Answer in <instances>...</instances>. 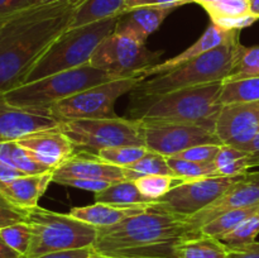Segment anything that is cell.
I'll use <instances>...</instances> for the list:
<instances>
[{"label": "cell", "mask_w": 259, "mask_h": 258, "mask_svg": "<svg viewBox=\"0 0 259 258\" xmlns=\"http://www.w3.org/2000/svg\"><path fill=\"white\" fill-rule=\"evenodd\" d=\"M239 33L240 30L237 29H223V28L218 27L217 24H214V23L211 22V24H210L209 27H207V29L204 32V34H202L191 47H189L186 51L180 53V55L164 61V62L156 63V65L146 68V70L142 71L138 76L144 81L147 80V78H151L157 75H162V73L168 72V71L174 70V68L179 67V66L189 62V61H192L195 60V58L200 57V56L209 52V51L215 50V48L227 45V43L229 42H233V40L235 39H239Z\"/></svg>", "instance_id": "ac0fdd59"}, {"label": "cell", "mask_w": 259, "mask_h": 258, "mask_svg": "<svg viewBox=\"0 0 259 258\" xmlns=\"http://www.w3.org/2000/svg\"><path fill=\"white\" fill-rule=\"evenodd\" d=\"M151 205L152 202L137 205H111L95 202L94 205H88V206L72 207L68 214L95 228H104L120 223L121 220L133 215L142 214L149 210Z\"/></svg>", "instance_id": "d6986e66"}, {"label": "cell", "mask_w": 259, "mask_h": 258, "mask_svg": "<svg viewBox=\"0 0 259 258\" xmlns=\"http://www.w3.org/2000/svg\"><path fill=\"white\" fill-rule=\"evenodd\" d=\"M83 2V0H81V3H82Z\"/></svg>", "instance_id": "f5cc1de1"}, {"label": "cell", "mask_w": 259, "mask_h": 258, "mask_svg": "<svg viewBox=\"0 0 259 258\" xmlns=\"http://www.w3.org/2000/svg\"><path fill=\"white\" fill-rule=\"evenodd\" d=\"M53 172L40 175H25L0 189V195L10 204L29 210L38 206V200L52 181Z\"/></svg>", "instance_id": "ffe728a7"}, {"label": "cell", "mask_w": 259, "mask_h": 258, "mask_svg": "<svg viewBox=\"0 0 259 258\" xmlns=\"http://www.w3.org/2000/svg\"><path fill=\"white\" fill-rule=\"evenodd\" d=\"M175 8L162 7H139L128 10L119 17L116 28L129 29L138 34L142 39L156 32Z\"/></svg>", "instance_id": "44dd1931"}, {"label": "cell", "mask_w": 259, "mask_h": 258, "mask_svg": "<svg viewBox=\"0 0 259 258\" xmlns=\"http://www.w3.org/2000/svg\"><path fill=\"white\" fill-rule=\"evenodd\" d=\"M162 55V51H149L146 47V40L132 30L115 28L96 47L90 65L120 77H133L158 63Z\"/></svg>", "instance_id": "9c48e42d"}, {"label": "cell", "mask_w": 259, "mask_h": 258, "mask_svg": "<svg viewBox=\"0 0 259 258\" xmlns=\"http://www.w3.org/2000/svg\"><path fill=\"white\" fill-rule=\"evenodd\" d=\"M81 0L30 5L0 19V94L23 83L53 42L70 28Z\"/></svg>", "instance_id": "6da1fadb"}, {"label": "cell", "mask_w": 259, "mask_h": 258, "mask_svg": "<svg viewBox=\"0 0 259 258\" xmlns=\"http://www.w3.org/2000/svg\"><path fill=\"white\" fill-rule=\"evenodd\" d=\"M125 179L129 181H136L137 179L149 175H163V176H174L171 167L168 166L167 157L148 149L146 154L136 163L128 167H124Z\"/></svg>", "instance_id": "4316f807"}, {"label": "cell", "mask_w": 259, "mask_h": 258, "mask_svg": "<svg viewBox=\"0 0 259 258\" xmlns=\"http://www.w3.org/2000/svg\"><path fill=\"white\" fill-rule=\"evenodd\" d=\"M259 18L257 15L252 14H244V15H239V17H232V18H220V19L212 20L214 24H217L218 27L223 28V29H237V30H242L243 28H247L249 25H252L253 23H255Z\"/></svg>", "instance_id": "ab89813d"}, {"label": "cell", "mask_w": 259, "mask_h": 258, "mask_svg": "<svg viewBox=\"0 0 259 258\" xmlns=\"http://www.w3.org/2000/svg\"><path fill=\"white\" fill-rule=\"evenodd\" d=\"M94 253L93 247L78 248V249H67V250H57V252L46 253L35 258H88Z\"/></svg>", "instance_id": "7bdbcfd3"}, {"label": "cell", "mask_w": 259, "mask_h": 258, "mask_svg": "<svg viewBox=\"0 0 259 258\" xmlns=\"http://www.w3.org/2000/svg\"><path fill=\"white\" fill-rule=\"evenodd\" d=\"M0 235L12 249L25 258L32 242V228L27 222L17 223L0 229Z\"/></svg>", "instance_id": "836d02e7"}, {"label": "cell", "mask_w": 259, "mask_h": 258, "mask_svg": "<svg viewBox=\"0 0 259 258\" xmlns=\"http://www.w3.org/2000/svg\"><path fill=\"white\" fill-rule=\"evenodd\" d=\"M258 206L247 207V209L232 210V211L224 212V214L215 218L211 222L202 225V227L200 228V233L204 235H207V237L220 239V238L224 237L225 234H228L229 232L234 230L235 228H237L240 223L244 222L247 218L254 215L255 212L258 211Z\"/></svg>", "instance_id": "83f0119b"}, {"label": "cell", "mask_w": 259, "mask_h": 258, "mask_svg": "<svg viewBox=\"0 0 259 258\" xmlns=\"http://www.w3.org/2000/svg\"><path fill=\"white\" fill-rule=\"evenodd\" d=\"M95 200L96 202L111 205H137L154 202L139 191L136 182L129 180L111 184L108 189L96 192Z\"/></svg>", "instance_id": "484cf974"}, {"label": "cell", "mask_w": 259, "mask_h": 258, "mask_svg": "<svg viewBox=\"0 0 259 258\" xmlns=\"http://www.w3.org/2000/svg\"><path fill=\"white\" fill-rule=\"evenodd\" d=\"M190 3H192V0H126L124 13L139 7H162L175 8L176 9V8L181 7V5L190 4Z\"/></svg>", "instance_id": "60d3db41"}, {"label": "cell", "mask_w": 259, "mask_h": 258, "mask_svg": "<svg viewBox=\"0 0 259 258\" xmlns=\"http://www.w3.org/2000/svg\"><path fill=\"white\" fill-rule=\"evenodd\" d=\"M167 162H168V166L171 167L175 176L177 179H181L182 181H192V180L220 176L218 174L215 162L201 163V162L180 159L176 157H167Z\"/></svg>", "instance_id": "4dcf8cb0"}, {"label": "cell", "mask_w": 259, "mask_h": 258, "mask_svg": "<svg viewBox=\"0 0 259 258\" xmlns=\"http://www.w3.org/2000/svg\"><path fill=\"white\" fill-rule=\"evenodd\" d=\"M146 147L164 157H174L180 152L200 144H220L215 131L190 123L143 121Z\"/></svg>", "instance_id": "7c38bea8"}, {"label": "cell", "mask_w": 259, "mask_h": 258, "mask_svg": "<svg viewBox=\"0 0 259 258\" xmlns=\"http://www.w3.org/2000/svg\"><path fill=\"white\" fill-rule=\"evenodd\" d=\"M58 128L71 139L76 149L95 152L121 146H144V124L129 118L80 119L60 123Z\"/></svg>", "instance_id": "ba28073f"}, {"label": "cell", "mask_w": 259, "mask_h": 258, "mask_svg": "<svg viewBox=\"0 0 259 258\" xmlns=\"http://www.w3.org/2000/svg\"><path fill=\"white\" fill-rule=\"evenodd\" d=\"M250 13L259 18V0H249Z\"/></svg>", "instance_id": "c3c4849f"}, {"label": "cell", "mask_w": 259, "mask_h": 258, "mask_svg": "<svg viewBox=\"0 0 259 258\" xmlns=\"http://www.w3.org/2000/svg\"><path fill=\"white\" fill-rule=\"evenodd\" d=\"M58 184L63 185V186L76 187V189L85 190V191H91L94 192V194H96V192H100L103 191V190L108 189L111 184H115V182L104 181V180L67 179V180H62V181H60Z\"/></svg>", "instance_id": "f35d334b"}, {"label": "cell", "mask_w": 259, "mask_h": 258, "mask_svg": "<svg viewBox=\"0 0 259 258\" xmlns=\"http://www.w3.org/2000/svg\"><path fill=\"white\" fill-rule=\"evenodd\" d=\"M229 249L218 238L197 234L179 243L175 258H228Z\"/></svg>", "instance_id": "603a6c76"}, {"label": "cell", "mask_w": 259, "mask_h": 258, "mask_svg": "<svg viewBox=\"0 0 259 258\" xmlns=\"http://www.w3.org/2000/svg\"><path fill=\"white\" fill-rule=\"evenodd\" d=\"M218 174L220 176H239L248 169L259 166V157L229 144H223L215 158Z\"/></svg>", "instance_id": "cb8c5ba5"}, {"label": "cell", "mask_w": 259, "mask_h": 258, "mask_svg": "<svg viewBox=\"0 0 259 258\" xmlns=\"http://www.w3.org/2000/svg\"><path fill=\"white\" fill-rule=\"evenodd\" d=\"M104 180V181H124L125 174L123 167L113 166L90 152H75L71 158L53 171L52 181L58 184L62 180Z\"/></svg>", "instance_id": "e0dca14e"}, {"label": "cell", "mask_w": 259, "mask_h": 258, "mask_svg": "<svg viewBox=\"0 0 259 258\" xmlns=\"http://www.w3.org/2000/svg\"><path fill=\"white\" fill-rule=\"evenodd\" d=\"M56 2V0H32V5H39V4H47V3Z\"/></svg>", "instance_id": "681fc988"}, {"label": "cell", "mask_w": 259, "mask_h": 258, "mask_svg": "<svg viewBox=\"0 0 259 258\" xmlns=\"http://www.w3.org/2000/svg\"><path fill=\"white\" fill-rule=\"evenodd\" d=\"M259 205V171L247 172L242 175L239 180L234 182L224 194L218 197L212 204L202 209L194 217L189 218L187 223L199 230L202 225L211 222L215 218L220 217L227 211L247 207L258 206Z\"/></svg>", "instance_id": "4fadbf2b"}, {"label": "cell", "mask_w": 259, "mask_h": 258, "mask_svg": "<svg viewBox=\"0 0 259 258\" xmlns=\"http://www.w3.org/2000/svg\"><path fill=\"white\" fill-rule=\"evenodd\" d=\"M239 176H214L184 181L164 196L152 202L149 209L189 219L222 196Z\"/></svg>", "instance_id": "8fae6325"}, {"label": "cell", "mask_w": 259, "mask_h": 258, "mask_svg": "<svg viewBox=\"0 0 259 258\" xmlns=\"http://www.w3.org/2000/svg\"><path fill=\"white\" fill-rule=\"evenodd\" d=\"M32 5V0H0V19Z\"/></svg>", "instance_id": "ee69618b"}, {"label": "cell", "mask_w": 259, "mask_h": 258, "mask_svg": "<svg viewBox=\"0 0 259 258\" xmlns=\"http://www.w3.org/2000/svg\"><path fill=\"white\" fill-rule=\"evenodd\" d=\"M147 152L148 148L144 146H121L101 149L96 153V156L106 163L124 168L139 161Z\"/></svg>", "instance_id": "d6a6232c"}, {"label": "cell", "mask_w": 259, "mask_h": 258, "mask_svg": "<svg viewBox=\"0 0 259 258\" xmlns=\"http://www.w3.org/2000/svg\"><path fill=\"white\" fill-rule=\"evenodd\" d=\"M237 148L243 149V151L248 152V153L253 154V156L259 157V133L253 139H250L248 143L242 144V146L237 147Z\"/></svg>", "instance_id": "bcb514c9"}, {"label": "cell", "mask_w": 259, "mask_h": 258, "mask_svg": "<svg viewBox=\"0 0 259 258\" xmlns=\"http://www.w3.org/2000/svg\"><path fill=\"white\" fill-rule=\"evenodd\" d=\"M27 214L28 210L14 206L0 195V229L17 223L27 222Z\"/></svg>", "instance_id": "74e56055"}, {"label": "cell", "mask_w": 259, "mask_h": 258, "mask_svg": "<svg viewBox=\"0 0 259 258\" xmlns=\"http://www.w3.org/2000/svg\"><path fill=\"white\" fill-rule=\"evenodd\" d=\"M223 81H217L151 95L132 93L129 119L197 124L215 131L223 108Z\"/></svg>", "instance_id": "3957f363"}, {"label": "cell", "mask_w": 259, "mask_h": 258, "mask_svg": "<svg viewBox=\"0 0 259 258\" xmlns=\"http://www.w3.org/2000/svg\"><path fill=\"white\" fill-rule=\"evenodd\" d=\"M88 258H113V257H108V255H104V254H100V253H96L95 250H94V253L91 255H89Z\"/></svg>", "instance_id": "f907efd6"}, {"label": "cell", "mask_w": 259, "mask_h": 258, "mask_svg": "<svg viewBox=\"0 0 259 258\" xmlns=\"http://www.w3.org/2000/svg\"><path fill=\"white\" fill-rule=\"evenodd\" d=\"M119 17L108 18L63 32L25 76L24 83L90 63L96 47L115 30Z\"/></svg>", "instance_id": "5b68a950"}, {"label": "cell", "mask_w": 259, "mask_h": 258, "mask_svg": "<svg viewBox=\"0 0 259 258\" xmlns=\"http://www.w3.org/2000/svg\"><path fill=\"white\" fill-rule=\"evenodd\" d=\"M0 162L19 169L24 175H40L55 171L34 159V157L18 142L0 143Z\"/></svg>", "instance_id": "d4e9b609"}, {"label": "cell", "mask_w": 259, "mask_h": 258, "mask_svg": "<svg viewBox=\"0 0 259 258\" xmlns=\"http://www.w3.org/2000/svg\"><path fill=\"white\" fill-rule=\"evenodd\" d=\"M139 76L121 77L80 91L67 99L58 101L48 110V115L62 121L80 119L116 118L114 105L124 94L132 93L142 82Z\"/></svg>", "instance_id": "30bf717a"}, {"label": "cell", "mask_w": 259, "mask_h": 258, "mask_svg": "<svg viewBox=\"0 0 259 258\" xmlns=\"http://www.w3.org/2000/svg\"><path fill=\"white\" fill-rule=\"evenodd\" d=\"M239 45L240 40L235 39L220 46L168 72L142 81L132 93L151 95L224 81L229 76Z\"/></svg>", "instance_id": "52a82bcc"}, {"label": "cell", "mask_w": 259, "mask_h": 258, "mask_svg": "<svg viewBox=\"0 0 259 258\" xmlns=\"http://www.w3.org/2000/svg\"><path fill=\"white\" fill-rule=\"evenodd\" d=\"M257 214H259V206H258V211H257Z\"/></svg>", "instance_id": "816d5d0a"}, {"label": "cell", "mask_w": 259, "mask_h": 258, "mask_svg": "<svg viewBox=\"0 0 259 258\" xmlns=\"http://www.w3.org/2000/svg\"><path fill=\"white\" fill-rule=\"evenodd\" d=\"M222 146L220 144H200V146H195L189 149H185V151L180 152L179 154L174 157L180 159H186V161L212 163V162H215V158H217Z\"/></svg>", "instance_id": "8d00e7d4"}, {"label": "cell", "mask_w": 259, "mask_h": 258, "mask_svg": "<svg viewBox=\"0 0 259 258\" xmlns=\"http://www.w3.org/2000/svg\"><path fill=\"white\" fill-rule=\"evenodd\" d=\"M60 121L47 114L10 105L0 94V143L17 142L22 137L42 129L56 128Z\"/></svg>", "instance_id": "2e32d148"}, {"label": "cell", "mask_w": 259, "mask_h": 258, "mask_svg": "<svg viewBox=\"0 0 259 258\" xmlns=\"http://www.w3.org/2000/svg\"><path fill=\"white\" fill-rule=\"evenodd\" d=\"M202 8L210 15L211 22L220 18L239 17L250 13L249 0H218Z\"/></svg>", "instance_id": "d590c367"}, {"label": "cell", "mask_w": 259, "mask_h": 258, "mask_svg": "<svg viewBox=\"0 0 259 258\" xmlns=\"http://www.w3.org/2000/svg\"><path fill=\"white\" fill-rule=\"evenodd\" d=\"M259 77V46L245 47L240 43L235 52L229 76L224 81Z\"/></svg>", "instance_id": "f1b7e54d"}, {"label": "cell", "mask_w": 259, "mask_h": 258, "mask_svg": "<svg viewBox=\"0 0 259 258\" xmlns=\"http://www.w3.org/2000/svg\"><path fill=\"white\" fill-rule=\"evenodd\" d=\"M22 176H25L22 171L0 162V189Z\"/></svg>", "instance_id": "f6af8a7d"}, {"label": "cell", "mask_w": 259, "mask_h": 258, "mask_svg": "<svg viewBox=\"0 0 259 258\" xmlns=\"http://www.w3.org/2000/svg\"><path fill=\"white\" fill-rule=\"evenodd\" d=\"M134 182H136L138 190L144 196L156 201V200L164 196L172 187L177 186V185L184 181L181 179H177V177L174 176L149 175V176L139 177Z\"/></svg>", "instance_id": "1f68e13d"}, {"label": "cell", "mask_w": 259, "mask_h": 258, "mask_svg": "<svg viewBox=\"0 0 259 258\" xmlns=\"http://www.w3.org/2000/svg\"><path fill=\"white\" fill-rule=\"evenodd\" d=\"M223 144L239 147L259 133V101L223 105L215 124Z\"/></svg>", "instance_id": "5bb4252c"}, {"label": "cell", "mask_w": 259, "mask_h": 258, "mask_svg": "<svg viewBox=\"0 0 259 258\" xmlns=\"http://www.w3.org/2000/svg\"><path fill=\"white\" fill-rule=\"evenodd\" d=\"M228 249H229L228 258H259V242L248 243Z\"/></svg>", "instance_id": "b9f144b4"}, {"label": "cell", "mask_w": 259, "mask_h": 258, "mask_svg": "<svg viewBox=\"0 0 259 258\" xmlns=\"http://www.w3.org/2000/svg\"><path fill=\"white\" fill-rule=\"evenodd\" d=\"M0 258H23L19 253L9 247L0 235Z\"/></svg>", "instance_id": "7dc6e473"}, {"label": "cell", "mask_w": 259, "mask_h": 258, "mask_svg": "<svg viewBox=\"0 0 259 258\" xmlns=\"http://www.w3.org/2000/svg\"><path fill=\"white\" fill-rule=\"evenodd\" d=\"M27 223L32 228V242L25 258H35L57 250L93 247L98 228L70 214L35 206L28 210Z\"/></svg>", "instance_id": "8992f818"}, {"label": "cell", "mask_w": 259, "mask_h": 258, "mask_svg": "<svg viewBox=\"0 0 259 258\" xmlns=\"http://www.w3.org/2000/svg\"><path fill=\"white\" fill-rule=\"evenodd\" d=\"M126 0H83L73 13L70 28L82 27L108 18L120 17Z\"/></svg>", "instance_id": "7402d4cb"}, {"label": "cell", "mask_w": 259, "mask_h": 258, "mask_svg": "<svg viewBox=\"0 0 259 258\" xmlns=\"http://www.w3.org/2000/svg\"><path fill=\"white\" fill-rule=\"evenodd\" d=\"M17 142L27 149L34 159L52 169L65 163L76 152V147L71 139L58 126L33 132Z\"/></svg>", "instance_id": "9a60e30c"}, {"label": "cell", "mask_w": 259, "mask_h": 258, "mask_svg": "<svg viewBox=\"0 0 259 258\" xmlns=\"http://www.w3.org/2000/svg\"><path fill=\"white\" fill-rule=\"evenodd\" d=\"M200 234L184 218L147 210L110 227L98 228L93 248L113 258H175L179 243Z\"/></svg>", "instance_id": "7a4b0ae2"}, {"label": "cell", "mask_w": 259, "mask_h": 258, "mask_svg": "<svg viewBox=\"0 0 259 258\" xmlns=\"http://www.w3.org/2000/svg\"><path fill=\"white\" fill-rule=\"evenodd\" d=\"M121 78L115 73L96 68L90 63L24 83L4 93L10 105L47 114L52 105L93 86Z\"/></svg>", "instance_id": "277c9868"}, {"label": "cell", "mask_w": 259, "mask_h": 258, "mask_svg": "<svg viewBox=\"0 0 259 258\" xmlns=\"http://www.w3.org/2000/svg\"><path fill=\"white\" fill-rule=\"evenodd\" d=\"M223 82H224L222 91L223 105L259 101V77L223 81Z\"/></svg>", "instance_id": "f546056e"}, {"label": "cell", "mask_w": 259, "mask_h": 258, "mask_svg": "<svg viewBox=\"0 0 259 258\" xmlns=\"http://www.w3.org/2000/svg\"><path fill=\"white\" fill-rule=\"evenodd\" d=\"M259 234V214L255 212L252 217L247 218L244 222L240 223L234 230L220 238L228 248L239 247L255 242V238Z\"/></svg>", "instance_id": "e575fe53"}]
</instances>
